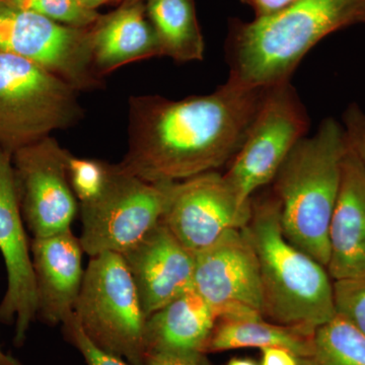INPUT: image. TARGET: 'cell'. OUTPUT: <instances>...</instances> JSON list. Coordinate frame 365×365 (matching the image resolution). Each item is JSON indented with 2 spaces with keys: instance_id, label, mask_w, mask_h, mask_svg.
Wrapping results in <instances>:
<instances>
[{
  "instance_id": "obj_1",
  "label": "cell",
  "mask_w": 365,
  "mask_h": 365,
  "mask_svg": "<svg viewBox=\"0 0 365 365\" xmlns=\"http://www.w3.org/2000/svg\"><path fill=\"white\" fill-rule=\"evenodd\" d=\"M266 90L227 79L213 93L180 101L131 97L128 150L119 165L155 185L217 172L241 148Z\"/></svg>"
},
{
  "instance_id": "obj_2",
  "label": "cell",
  "mask_w": 365,
  "mask_h": 365,
  "mask_svg": "<svg viewBox=\"0 0 365 365\" xmlns=\"http://www.w3.org/2000/svg\"><path fill=\"white\" fill-rule=\"evenodd\" d=\"M360 24H365V0H297L251 21L235 20L227 40L228 79L247 88L290 81L314 46Z\"/></svg>"
},
{
  "instance_id": "obj_3",
  "label": "cell",
  "mask_w": 365,
  "mask_h": 365,
  "mask_svg": "<svg viewBox=\"0 0 365 365\" xmlns=\"http://www.w3.org/2000/svg\"><path fill=\"white\" fill-rule=\"evenodd\" d=\"M251 202V216L242 230L260 267L262 317L314 332L337 314L332 278L325 266L283 235L279 202L270 188L255 194Z\"/></svg>"
},
{
  "instance_id": "obj_4",
  "label": "cell",
  "mask_w": 365,
  "mask_h": 365,
  "mask_svg": "<svg viewBox=\"0 0 365 365\" xmlns=\"http://www.w3.org/2000/svg\"><path fill=\"white\" fill-rule=\"evenodd\" d=\"M348 150L343 125L327 118L292 148L270 184L283 235L322 265L330 259L329 227Z\"/></svg>"
},
{
  "instance_id": "obj_5",
  "label": "cell",
  "mask_w": 365,
  "mask_h": 365,
  "mask_svg": "<svg viewBox=\"0 0 365 365\" xmlns=\"http://www.w3.org/2000/svg\"><path fill=\"white\" fill-rule=\"evenodd\" d=\"M78 91L16 55L0 52V148L16 150L83 119Z\"/></svg>"
},
{
  "instance_id": "obj_6",
  "label": "cell",
  "mask_w": 365,
  "mask_h": 365,
  "mask_svg": "<svg viewBox=\"0 0 365 365\" xmlns=\"http://www.w3.org/2000/svg\"><path fill=\"white\" fill-rule=\"evenodd\" d=\"M74 314L98 349L129 365L144 364L146 316L122 255L91 257Z\"/></svg>"
},
{
  "instance_id": "obj_7",
  "label": "cell",
  "mask_w": 365,
  "mask_h": 365,
  "mask_svg": "<svg viewBox=\"0 0 365 365\" xmlns=\"http://www.w3.org/2000/svg\"><path fill=\"white\" fill-rule=\"evenodd\" d=\"M309 128V114L290 81L269 86L244 143L223 174L242 202H250L271 184Z\"/></svg>"
},
{
  "instance_id": "obj_8",
  "label": "cell",
  "mask_w": 365,
  "mask_h": 365,
  "mask_svg": "<svg viewBox=\"0 0 365 365\" xmlns=\"http://www.w3.org/2000/svg\"><path fill=\"white\" fill-rule=\"evenodd\" d=\"M165 204L163 185L150 184L113 165L105 189L95 200L79 205V241L90 257L124 254L162 220Z\"/></svg>"
},
{
  "instance_id": "obj_9",
  "label": "cell",
  "mask_w": 365,
  "mask_h": 365,
  "mask_svg": "<svg viewBox=\"0 0 365 365\" xmlns=\"http://www.w3.org/2000/svg\"><path fill=\"white\" fill-rule=\"evenodd\" d=\"M0 52L33 62L78 91L103 86L90 29L72 28L0 0Z\"/></svg>"
},
{
  "instance_id": "obj_10",
  "label": "cell",
  "mask_w": 365,
  "mask_h": 365,
  "mask_svg": "<svg viewBox=\"0 0 365 365\" xmlns=\"http://www.w3.org/2000/svg\"><path fill=\"white\" fill-rule=\"evenodd\" d=\"M165 191L162 222L194 255L232 230H242L252 202H242L223 174L209 172L185 181L162 184Z\"/></svg>"
},
{
  "instance_id": "obj_11",
  "label": "cell",
  "mask_w": 365,
  "mask_h": 365,
  "mask_svg": "<svg viewBox=\"0 0 365 365\" xmlns=\"http://www.w3.org/2000/svg\"><path fill=\"white\" fill-rule=\"evenodd\" d=\"M68 155L51 136L13 155L21 213L33 239L71 230L78 202L67 178Z\"/></svg>"
},
{
  "instance_id": "obj_12",
  "label": "cell",
  "mask_w": 365,
  "mask_h": 365,
  "mask_svg": "<svg viewBox=\"0 0 365 365\" xmlns=\"http://www.w3.org/2000/svg\"><path fill=\"white\" fill-rule=\"evenodd\" d=\"M11 158V153L0 148V253L7 280L0 302V324L14 325V345L21 347L37 319V292Z\"/></svg>"
},
{
  "instance_id": "obj_13",
  "label": "cell",
  "mask_w": 365,
  "mask_h": 365,
  "mask_svg": "<svg viewBox=\"0 0 365 365\" xmlns=\"http://www.w3.org/2000/svg\"><path fill=\"white\" fill-rule=\"evenodd\" d=\"M194 290L215 309L218 318L262 316L260 267L244 230H230L195 255Z\"/></svg>"
},
{
  "instance_id": "obj_14",
  "label": "cell",
  "mask_w": 365,
  "mask_h": 365,
  "mask_svg": "<svg viewBox=\"0 0 365 365\" xmlns=\"http://www.w3.org/2000/svg\"><path fill=\"white\" fill-rule=\"evenodd\" d=\"M122 256L146 318L194 289L195 255L182 246L162 220Z\"/></svg>"
},
{
  "instance_id": "obj_15",
  "label": "cell",
  "mask_w": 365,
  "mask_h": 365,
  "mask_svg": "<svg viewBox=\"0 0 365 365\" xmlns=\"http://www.w3.org/2000/svg\"><path fill=\"white\" fill-rule=\"evenodd\" d=\"M37 319L45 325H61L74 313L86 269L83 247L71 230L31 241Z\"/></svg>"
},
{
  "instance_id": "obj_16",
  "label": "cell",
  "mask_w": 365,
  "mask_h": 365,
  "mask_svg": "<svg viewBox=\"0 0 365 365\" xmlns=\"http://www.w3.org/2000/svg\"><path fill=\"white\" fill-rule=\"evenodd\" d=\"M333 281L365 278V167L348 145L339 194L329 227Z\"/></svg>"
},
{
  "instance_id": "obj_17",
  "label": "cell",
  "mask_w": 365,
  "mask_h": 365,
  "mask_svg": "<svg viewBox=\"0 0 365 365\" xmlns=\"http://www.w3.org/2000/svg\"><path fill=\"white\" fill-rule=\"evenodd\" d=\"M91 30L93 68L101 78L132 62L163 57L145 0H123L114 11L101 16Z\"/></svg>"
},
{
  "instance_id": "obj_18",
  "label": "cell",
  "mask_w": 365,
  "mask_h": 365,
  "mask_svg": "<svg viewBox=\"0 0 365 365\" xmlns=\"http://www.w3.org/2000/svg\"><path fill=\"white\" fill-rule=\"evenodd\" d=\"M217 319L207 302L189 290L146 318V354L173 355L205 365L206 343Z\"/></svg>"
},
{
  "instance_id": "obj_19",
  "label": "cell",
  "mask_w": 365,
  "mask_h": 365,
  "mask_svg": "<svg viewBox=\"0 0 365 365\" xmlns=\"http://www.w3.org/2000/svg\"><path fill=\"white\" fill-rule=\"evenodd\" d=\"M314 332L306 329L278 325L260 314L222 317L206 343L205 354L230 351L241 348L282 346L299 359L311 353Z\"/></svg>"
},
{
  "instance_id": "obj_20",
  "label": "cell",
  "mask_w": 365,
  "mask_h": 365,
  "mask_svg": "<svg viewBox=\"0 0 365 365\" xmlns=\"http://www.w3.org/2000/svg\"><path fill=\"white\" fill-rule=\"evenodd\" d=\"M145 9L163 57L181 63L204 58L205 44L193 0H145Z\"/></svg>"
},
{
  "instance_id": "obj_21",
  "label": "cell",
  "mask_w": 365,
  "mask_h": 365,
  "mask_svg": "<svg viewBox=\"0 0 365 365\" xmlns=\"http://www.w3.org/2000/svg\"><path fill=\"white\" fill-rule=\"evenodd\" d=\"M300 365H365V335L337 314L314 331L311 353Z\"/></svg>"
},
{
  "instance_id": "obj_22",
  "label": "cell",
  "mask_w": 365,
  "mask_h": 365,
  "mask_svg": "<svg viewBox=\"0 0 365 365\" xmlns=\"http://www.w3.org/2000/svg\"><path fill=\"white\" fill-rule=\"evenodd\" d=\"M113 163L95 158H78L69 153L67 178L78 206L101 195L111 175Z\"/></svg>"
},
{
  "instance_id": "obj_23",
  "label": "cell",
  "mask_w": 365,
  "mask_h": 365,
  "mask_svg": "<svg viewBox=\"0 0 365 365\" xmlns=\"http://www.w3.org/2000/svg\"><path fill=\"white\" fill-rule=\"evenodd\" d=\"M11 6L40 14L61 25L90 29L101 14L81 6L78 0H6Z\"/></svg>"
},
{
  "instance_id": "obj_24",
  "label": "cell",
  "mask_w": 365,
  "mask_h": 365,
  "mask_svg": "<svg viewBox=\"0 0 365 365\" xmlns=\"http://www.w3.org/2000/svg\"><path fill=\"white\" fill-rule=\"evenodd\" d=\"M337 314L365 335V278L333 281Z\"/></svg>"
},
{
  "instance_id": "obj_25",
  "label": "cell",
  "mask_w": 365,
  "mask_h": 365,
  "mask_svg": "<svg viewBox=\"0 0 365 365\" xmlns=\"http://www.w3.org/2000/svg\"><path fill=\"white\" fill-rule=\"evenodd\" d=\"M61 331L64 339L78 350L86 365H129L125 360L108 354L93 345L83 333L74 313L61 324Z\"/></svg>"
},
{
  "instance_id": "obj_26",
  "label": "cell",
  "mask_w": 365,
  "mask_h": 365,
  "mask_svg": "<svg viewBox=\"0 0 365 365\" xmlns=\"http://www.w3.org/2000/svg\"><path fill=\"white\" fill-rule=\"evenodd\" d=\"M342 125L348 145L365 167V113L359 105L348 106L343 114Z\"/></svg>"
},
{
  "instance_id": "obj_27",
  "label": "cell",
  "mask_w": 365,
  "mask_h": 365,
  "mask_svg": "<svg viewBox=\"0 0 365 365\" xmlns=\"http://www.w3.org/2000/svg\"><path fill=\"white\" fill-rule=\"evenodd\" d=\"M260 365H300V359L288 348L269 346L261 349Z\"/></svg>"
},
{
  "instance_id": "obj_28",
  "label": "cell",
  "mask_w": 365,
  "mask_h": 365,
  "mask_svg": "<svg viewBox=\"0 0 365 365\" xmlns=\"http://www.w3.org/2000/svg\"><path fill=\"white\" fill-rule=\"evenodd\" d=\"M294 1L297 0H242L254 11L255 18L276 13Z\"/></svg>"
},
{
  "instance_id": "obj_29",
  "label": "cell",
  "mask_w": 365,
  "mask_h": 365,
  "mask_svg": "<svg viewBox=\"0 0 365 365\" xmlns=\"http://www.w3.org/2000/svg\"><path fill=\"white\" fill-rule=\"evenodd\" d=\"M143 365H201L193 360L173 356V355L148 353Z\"/></svg>"
},
{
  "instance_id": "obj_30",
  "label": "cell",
  "mask_w": 365,
  "mask_h": 365,
  "mask_svg": "<svg viewBox=\"0 0 365 365\" xmlns=\"http://www.w3.org/2000/svg\"><path fill=\"white\" fill-rule=\"evenodd\" d=\"M78 1L86 9L98 11V7L104 6V4H112V2L120 1V0H78Z\"/></svg>"
},
{
  "instance_id": "obj_31",
  "label": "cell",
  "mask_w": 365,
  "mask_h": 365,
  "mask_svg": "<svg viewBox=\"0 0 365 365\" xmlns=\"http://www.w3.org/2000/svg\"><path fill=\"white\" fill-rule=\"evenodd\" d=\"M0 365H25L20 360L14 359L11 354L4 351L0 345Z\"/></svg>"
},
{
  "instance_id": "obj_32",
  "label": "cell",
  "mask_w": 365,
  "mask_h": 365,
  "mask_svg": "<svg viewBox=\"0 0 365 365\" xmlns=\"http://www.w3.org/2000/svg\"><path fill=\"white\" fill-rule=\"evenodd\" d=\"M225 365H260L254 359H248V357H235L227 362Z\"/></svg>"
}]
</instances>
